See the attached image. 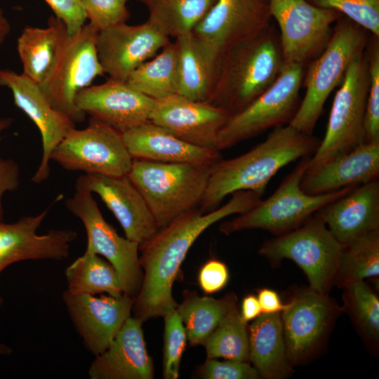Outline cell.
Segmentation results:
<instances>
[{
  "instance_id": "9a60e30c",
  "label": "cell",
  "mask_w": 379,
  "mask_h": 379,
  "mask_svg": "<svg viewBox=\"0 0 379 379\" xmlns=\"http://www.w3.org/2000/svg\"><path fill=\"white\" fill-rule=\"evenodd\" d=\"M338 308L327 293L310 288L298 292L281 312L286 355L292 366L307 361L319 349Z\"/></svg>"
},
{
  "instance_id": "277c9868",
  "label": "cell",
  "mask_w": 379,
  "mask_h": 379,
  "mask_svg": "<svg viewBox=\"0 0 379 379\" xmlns=\"http://www.w3.org/2000/svg\"><path fill=\"white\" fill-rule=\"evenodd\" d=\"M212 166L133 159L127 176L144 197L161 229L197 209Z\"/></svg>"
},
{
  "instance_id": "484cf974",
  "label": "cell",
  "mask_w": 379,
  "mask_h": 379,
  "mask_svg": "<svg viewBox=\"0 0 379 379\" xmlns=\"http://www.w3.org/2000/svg\"><path fill=\"white\" fill-rule=\"evenodd\" d=\"M121 135L133 159L208 165L221 159L220 151L190 144L150 121L123 131Z\"/></svg>"
},
{
  "instance_id": "4316f807",
  "label": "cell",
  "mask_w": 379,
  "mask_h": 379,
  "mask_svg": "<svg viewBox=\"0 0 379 379\" xmlns=\"http://www.w3.org/2000/svg\"><path fill=\"white\" fill-rule=\"evenodd\" d=\"M248 335L249 361L260 376L281 379L291 374L281 312L262 313L248 327Z\"/></svg>"
},
{
  "instance_id": "836d02e7",
  "label": "cell",
  "mask_w": 379,
  "mask_h": 379,
  "mask_svg": "<svg viewBox=\"0 0 379 379\" xmlns=\"http://www.w3.org/2000/svg\"><path fill=\"white\" fill-rule=\"evenodd\" d=\"M379 274V230L343 246L335 284L348 285Z\"/></svg>"
},
{
  "instance_id": "7a4b0ae2",
  "label": "cell",
  "mask_w": 379,
  "mask_h": 379,
  "mask_svg": "<svg viewBox=\"0 0 379 379\" xmlns=\"http://www.w3.org/2000/svg\"><path fill=\"white\" fill-rule=\"evenodd\" d=\"M320 140L289 124L278 126L248 152L214 164L199 207L211 211L229 194L251 190L263 195L274 175L288 164L312 155Z\"/></svg>"
},
{
  "instance_id": "f6af8a7d",
  "label": "cell",
  "mask_w": 379,
  "mask_h": 379,
  "mask_svg": "<svg viewBox=\"0 0 379 379\" xmlns=\"http://www.w3.org/2000/svg\"><path fill=\"white\" fill-rule=\"evenodd\" d=\"M257 298L262 313L281 312L286 307L278 293L272 289L262 288Z\"/></svg>"
},
{
  "instance_id": "b9f144b4",
  "label": "cell",
  "mask_w": 379,
  "mask_h": 379,
  "mask_svg": "<svg viewBox=\"0 0 379 379\" xmlns=\"http://www.w3.org/2000/svg\"><path fill=\"white\" fill-rule=\"evenodd\" d=\"M55 16L65 24L69 34L78 32L86 24V16L81 0H44Z\"/></svg>"
},
{
  "instance_id": "e0dca14e",
  "label": "cell",
  "mask_w": 379,
  "mask_h": 379,
  "mask_svg": "<svg viewBox=\"0 0 379 379\" xmlns=\"http://www.w3.org/2000/svg\"><path fill=\"white\" fill-rule=\"evenodd\" d=\"M170 38L147 20L117 24L98 31L96 50L105 74L126 81L129 75L165 46Z\"/></svg>"
},
{
  "instance_id": "83f0119b",
  "label": "cell",
  "mask_w": 379,
  "mask_h": 379,
  "mask_svg": "<svg viewBox=\"0 0 379 379\" xmlns=\"http://www.w3.org/2000/svg\"><path fill=\"white\" fill-rule=\"evenodd\" d=\"M175 42L178 56V94L208 102L218 59L192 32L177 37Z\"/></svg>"
},
{
  "instance_id": "7dc6e473",
  "label": "cell",
  "mask_w": 379,
  "mask_h": 379,
  "mask_svg": "<svg viewBox=\"0 0 379 379\" xmlns=\"http://www.w3.org/2000/svg\"><path fill=\"white\" fill-rule=\"evenodd\" d=\"M11 31V25L0 8V47Z\"/></svg>"
},
{
  "instance_id": "74e56055",
  "label": "cell",
  "mask_w": 379,
  "mask_h": 379,
  "mask_svg": "<svg viewBox=\"0 0 379 379\" xmlns=\"http://www.w3.org/2000/svg\"><path fill=\"white\" fill-rule=\"evenodd\" d=\"M314 5L344 14L373 36H379V0H308Z\"/></svg>"
},
{
  "instance_id": "2e32d148",
  "label": "cell",
  "mask_w": 379,
  "mask_h": 379,
  "mask_svg": "<svg viewBox=\"0 0 379 379\" xmlns=\"http://www.w3.org/2000/svg\"><path fill=\"white\" fill-rule=\"evenodd\" d=\"M0 86L8 88L15 105L21 109L37 126L42 142V157L32 181L39 184L50 176L51 155L54 148L75 123L66 114L55 109L39 84L23 73L0 69Z\"/></svg>"
},
{
  "instance_id": "ac0fdd59",
  "label": "cell",
  "mask_w": 379,
  "mask_h": 379,
  "mask_svg": "<svg viewBox=\"0 0 379 379\" xmlns=\"http://www.w3.org/2000/svg\"><path fill=\"white\" fill-rule=\"evenodd\" d=\"M135 299L126 294L95 297L67 289L62 294L72 321L86 349L95 356L107 348L131 317Z\"/></svg>"
},
{
  "instance_id": "ba28073f",
  "label": "cell",
  "mask_w": 379,
  "mask_h": 379,
  "mask_svg": "<svg viewBox=\"0 0 379 379\" xmlns=\"http://www.w3.org/2000/svg\"><path fill=\"white\" fill-rule=\"evenodd\" d=\"M368 85V56L363 51L354 57L345 72L333 99L324 137L311 156L307 169L366 142L364 124Z\"/></svg>"
},
{
  "instance_id": "4dcf8cb0",
  "label": "cell",
  "mask_w": 379,
  "mask_h": 379,
  "mask_svg": "<svg viewBox=\"0 0 379 379\" xmlns=\"http://www.w3.org/2000/svg\"><path fill=\"white\" fill-rule=\"evenodd\" d=\"M126 81L155 100L178 94V56L175 42H170L154 58L141 64Z\"/></svg>"
},
{
  "instance_id": "8fae6325",
  "label": "cell",
  "mask_w": 379,
  "mask_h": 379,
  "mask_svg": "<svg viewBox=\"0 0 379 379\" xmlns=\"http://www.w3.org/2000/svg\"><path fill=\"white\" fill-rule=\"evenodd\" d=\"M51 160L68 171L110 176L127 175L133 161L121 133L91 117L85 128L69 131Z\"/></svg>"
},
{
  "instance_id": "bcb514c9",
  "label": "cell",
  "mask_w": 379,
  "mask_h": 379,
  "mask_svg": "<svg viewBox=\"0 0 379 379\" xmlns=\"http://www.w3.org/2000/svg\"><path fill=\"white\" fill-rule=\"evenodd\" d=\"M262 313L258 298L253 295H246L242 300L241 316L246 323L254 320Z\"/></svg>"
},
{
  "instance_id": "d6986e66",
  "label": "cell",
  "mask_w": 379,
  "mask_h": 379,
  "mask_svg": "<svg viewBox=\"0 0 379 379\" xmlns=\"http://www.w3.org/2000/svg\"><path fill=\"white\" fill-rule=\"evenodd\" d=\"M230 116L210 102L175 94L155 100L149 121L190 144L218 150L219 133Z\"/></svg>"
},
{
  "instance_id": "ee69618b",
  "label": "cell",
  "mask_w": 379,
  "mask_h": 379,
  "mask_svg": "<svg viewBox=\"0 0 379 379\" xmlns=\"http://www.w3.org/2000/svg\"><path fill=\"white\" fill-rule=\"evenodd\" d=\"M198 280L200 287L205 293L218 292L222 289L228 282L227 267L220 260H208L201 268Z\"/></svg>"
},
{
  "instance_id": "1f68e13d",
  "label": "cell",
  "mask_w": 379,
  "mask_h": 379,
  "mask_svg": "<svg viewBox=\"0 0 379 379\" xmlns=\"http://www.w3.org/2000/svg\"><path fill=\"white\" fill-rule=\"evenodd\" d=\"M149 13L147 21L167 36L192 32L216 0H138Z\"/></svg>"
},
{
  "instance_id": "ffe728a7",
  "label": "cell",
  "mask_w": 379,
  "mask_h": 379,
  "mask_svg": "<svg viewBox=\"0 0 379 379\" xmlns=\"http://www.w3.org/2000/svg\"><path fill=\"white\" fill-rule=\"evenodd\" d=\"M154 102L127 81L109 77L101 84L81 90L74 100L85 114L121 133L149 121Z\"/></svg>"
},
{
  "instance_id": "7bdbcfd3",
  "label": "cell",
  "mask_w": 379,
  "mask_h": 379,
  "mask_svg": "<svg viewBox=\"0 0 379 379\" xmlns=\"http://www.w3.org/2000/svg\"><path fill=\"white\" fill-rule=\"evenodd\" d=\"M11 118L0 119V133L9 127ZM20 185V167L13 159H4L0 156V222L4 220L2 197L5 192H13Z\"/></svg>"
},
{
  "instance_id": "cb8c5ba5",
  "label": "cell",
  "mask_w": 379,
  "mask_h": 379,
  "mask_svg": "<svg viewBox=\"0 0 379 379\" xmlns=\"http://www.w3.org/2000/svg\"><path fill=\"white\" fill-rule=\"evenodd\" d=\"M142 321L128 317L107 348L95 356L88 374L91 379H152L154 366L148 354Z\"/></svg>"
},
{
  "instance_id": "e575fe53",
  "label": "cell",
  "mask_w": 379,
  "mask_h": 379,
  "mask_svg": "<svg viewBox=\"0 0 379 379\" xmlns=\"http://www.w3.org/2000/svg\"><path fill=\"white\" fill-rule=\"evenodd\" d=\"M203 345L206 359L249 361L248 328L237 305L225 315Z\"/></svg>"
},
{
  "instance_id": "60d3db41",
  "label": "cell",
  "mask_w": 379,
  "mask_h": 379,
  "mask_svg": "<svg viewBox=\"0 0 379 379\" xmlns=\"http://www.w3.org/2000/svg\"><path fill=\"white\" fill-rule=\"evenodd\" d=\"M200 375L206 379H258L260 375L248 361L206 359L200 368Z\"/></svg>"
},
{
  "instance_id": "7c38bea8",
  "label": "cell",
  "mask_w": 379,
  "mask_h": 379,
  "mask_svg": "<svg viewBox=\"0 0 379 379\" xmlns=\"http://www.w3.org/2000/svg\"><path fill=\"white\" fill-rule=\"evenodd\" d=\"M65 206L83 222L86 250L105 257L117 272L124 293L135 298L143 278L139 244L117 234L102 217L93 193L81 184L76 182L75 192Z\"/></svg>"
},
{
  "instance_id": "d4e9b609",
  "label": "cell",
  "mask_w": 379,
  "mask_h": 379,
  "mask_svg": "<svg viewBox=\"0 0 379 379\" xmlns=\"http://www.w3.org/2000/svg\"><path fill=\"white\" fill-rule=\"evenodd\" d=\"M379 141L366 142L323 164L307 169L300 187L304 192L316 195L378 180Z\"/></svg>"
},
{
  "instance_id": "44dd1931",
  "label": "cell",
  "mask_w": 379,
  "mask_h": 379,
  "mask_svg": "<svg viewBox=\"0 0 379 379\" xmlns=\"http://www.w3.org/2000/svg\"><path fill=\"white\" fill-rule=\"evenodd\" d=\"M97 194L122 227L126 237L142 248L160 230L144 197L127 175L86 174L77 180Z\"/></svg>"
},
{
  "instance_id": "f35d334b",
  "label": "cell",
  "mask_w": 379,
  "mask_h": 379,
  "mask_svg": "<svg viewBox=\"0 0 379 379\" xmlns=\"http://www.w3.org/2000/svg\"><path fill=\"white\" fill-rule=\"evenodd\" d=\"M373 36L367 53L369 85L365 115L366 142L379 141V44Z\"/></svg>"
},
{
  "instance_id": "5bb4252c",
  "label": "cell",
  "mask_w": 379,
  "mask_h": 379,
  "mask_svg": "<svg viewBox=\"0 0 379 379\" xmlns=\"http://www.w3.org/2000/svg\"><path fill=\"white\" fill-rule=\"evenodd\" d=\"M269 0H216L192 32L218 59L270 26Z\"/></svg>"
},
{
  "instance_id": "30bf717a",
  "label": "cell",
  "mask_w": 379,
  "mask_h": 379,
  "mask_svg": "<svg viewBox=\"0 0 379 379\" xmlns=\"http://www.w3.org/2000/svg\"><path fill=\"white\" fill-rule=\"evenodd\" d=\"M303 65L284 63L273 84L241 111L231 115L218 139L219 151L260 135L270 128L288 124L300 105Z\"/></svg>"
},
{
  "instance_id": "5b68a950",
  "label": "cell",
  "mask_w": 379,
  "mask_h": 379,
  "mask_svg": "<svg viewBox=\"0 0 379 379\" xmlns=\"http://www.w3.org/2000/svg\"><path fill=\"white\" fill-rule=\"evenodd\" d=\"M311 156L300 159L271 196L260 199L251 209L237 218L222 222L219 230L228 235L244 230L261 229L281 235L297 228L321 208L356 187L316 195L304 192L300 182Z\"/></svg>"
},
{
  "instance_id": "d6a6232c",
  "label": "cell",
  "mask_w": 379,
  "mask_h": 379,
  "mask_svg": "<svg viewBox=\"0 0 379 379\" xmlns=\"http://www.w3.org/2000/svg\"><path fill=\"white\" fill-rule=\"evenodd\" d=\"M67 290L74 293L95 295L107 293L119 297L124 293L114 267L99 255L86 249L65 270Z\"/></svg>"
},
{
  "instance_id": "3957f363",
  "label": "cell",
  "mask_w": 379,
  "mask_h": 379,
  "mask_svg": "<svg viewBox=\"0 0 379 379\" xmlns=\"http://www.w3.org/2000/svg\"><path fill=\"white\" fill-rule=\"evenodd\" d=\"M284 64L279 39L270 26L218 58L208 102L238 113L273 84Z\"/></svg>"
},
{
  "instance_id": "8992f818",
  "label": "cell",
  "mask_w": 379,
  "mask_h": 379,
  "mask_svg": "<svg viewBox=\"0 0 379 379\" xmlns=\"http://www.w3.org/2000/svg\"><path fill=\"white\" fill-rule=\"evenodd\" d=\"M364 29L348 18H339L324 51L305 74V94L288 124L298 131L312 135L324 105L340 83L354 57L364 51Z\"/></svg>"
},
{
  "instance_id": "4fadbf2b",
  "label": "cell",
  "mask_w": 379,
  "mask_h": 379,
  "mask_svg": "<svg viewBox=\"0 0 379 379\" xmlns=\"http://www.w3.org/2000/svg\"><path fill=\"white\" fill-rule=\"evenodd\" d=\"M269 6L279 27L284 63L303 65L317 58L331 38L332 25L340 18L338 11L308 0H269Z\"/></svg>"
},
{
  "instance_id": "d590c367",
  "label": "cell",
  "mask_w": 379,
  "mask_h": 379,
  "mask_svg": "<svg viewBox=\"0 0 379 379\" xmlns=\"http://www.w3.org/2000/svg\"><path fill=\"white\" fill-rule=\"evenodd\" d=\"M345 305L360 331L370 341L379 338V299L364 281L354 282L345 288Z\"/></svg>"
},
{
  "instance_id": "f1b7e54d",
  "label": "cell",
  "mask_w": 379,
  "mask_h": 379,
  "mask_svg": "<svg viewBox=\"0 0 379 379\" xmlns=\"http://www.w3.org/2000/svg\"><path fill=\"white\" fill-rule=\"evenodd\" d=\"M66 29L63 22L55 15L49 18L46 27H25L17 43L24 74L39 84L46 79Z\"/></svg>"
},
{
  "instance_id": "9c48e42d",
  "label": "cell",
  "mask_w": 379,
  "mask_h": 379,
  "mask_svg": "<svg viewBox=\"0 0 379 379\" xmlns=\"http://www.w3.org/2000/svg\"><path fill=\"white\" fill-rule=\"evenodd\" d=\"M98 32L88 22L74 34L66 29L51 69L39 84L52 106L74 123L86 115L76 107V95L105 74L97 54Z\"/></svg>"
},
{
  "instance_id": "603a6c76",
  "label": "cell",
  "mask_w": 379,
  "mask_h": 379,
  "mask_svg": "<svg viewBox=\"0 0 379 379\" xmlns=\"http://www.w3.org/2000/svg\"><path fill=\"white\" fill-rule=\"evenodd\" d=\"M314 215L319 218L343 246L379 230L378 179L354 187L325 205Z\"/></svg>"
},
{
  "instance_id": "c3c4849f",
  "label": "cell",
  "mask_w": 379,
  "mask_h": 379,
  "mask_svg": "<svg viewBox=\"0 0 379 379\" xmlns=\"http://www.w3.org/2000/svg\"><path fill=\"white\" fill-rule=\"evenodd\" d=\"M3 302V298L0 297V306ZM11 352V350L4 344L0 343V354H9Z\"/></svg>"
},
{
  "instance_id": "7402d4cb",
  "label": "cell",
  "mask_w": 379,
  "mask_h": 379,
  "mask_svg": "<svg viewBox=\"0 0 379 379\" xmlns=\"http://www.w3.org/2000/svg\"><path fill=\"white\" fill-rule=\"evenodd\" d=\"M48 210L22 217L12 223L0 222V274L10 265L22 260L67 258L71 244L77 237V232L58 229L37 234Z\"/></svg>"
},
{
  "instance_id": "52a82bcc",
  "label": "cell",
  "mask_w": 379,
  "mask_h": 379,
  "mask_svg": "<svg viewBox=\"0 0 379 379\" xmlns=\"http://www.w3.org/2000/svg\"><path fill=\"white\" fill-rule=\"evenodd\" d=\"M342 250L326 224L313 215L297 228L265 241L258 253L274 264L293 260L305 272L310 288L327 293L335 284Z\"/></svg>"
},
{
  "instance_id": "ab89813d",
  "label": "cell",
  "mask_w": 379,
  "mask_h": 379,
  "mask_svg": "<svg viewBox=\"0 0 379 379\" xmlns=\"http://www.w3.org/2000/svg\"><path fill=\"white\" fill-rule=\"evenodd\" d=\"M88 23L98 31L126 22L130 12L126 6L129 0H81Z\"/></svg>"
},
{
  "instance_id": "6da1fadb",
  "label": "cell",
  "mask_w": 379,
  "mask_h": 379,
  "mask_svg": "<svg viewBox=\"0 0 379 379\" xmlns=\"http://www.w3.org/2000/svg\"><path fill=\"white\" fill-rule=\"evenodd\" d=\"M262 195L251 190L237 191L222 206L202 213L196 209L168 226L140 250L143 278L133 307L134 317L142 321L163 317L175 309L172 288L190 248L208 227L233 214L251 209Z\"/></svg>"
},
{
  "instance_id": "8d00e7d4",
  "label": "cell",
  "mask_w": 379,
  "mask_h": 379,
  "mask_svg": "<svg viewBox=\"0 0 379 379\" xmlns=\"http://www.w3.org/2000/svg\"><path fill=\"white\" fill-rule=\"evenodd\" d=\"M164 358L163 377L177 379L179 377L181 357L185 351L187 333L176 308L168 311L164 316Z\"/></svg>"
},
{
  "instance_id": "f546056e",
  "label": "cell",
  "mask_w": 379,
  "mask_h": 379,
  "mask_svg": "<svg viewBox=\"0 0 379 379\" xmlns=\"http://www.w3.org/2000/svg\"><path fill=\"white\" fill-rule=\"evenodd\" d=\"M237 305V297L230 293L215 299L185 291L176 310L184 324L187 339L192 346L204 345L225 315Z\"/></svg>"
}]
</instances>
